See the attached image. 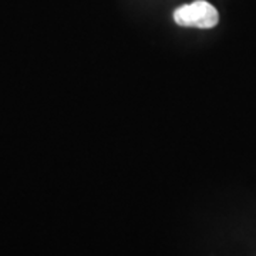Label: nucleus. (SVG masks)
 I'll use <instances>...</instances> for the list:
<instances>
[{
  "mask_svg": "<svg viewBox=\"0 0 256 256\" xmlns=\"http://www.w3.org/2000/svg\"><path fill=\"white\" fill-rule=\"evenodd\" d=\"M174 22L181 28H212L220 22V13L206 0H195L174 12Z\"/></svg>",
  "mask_w": 256,
  "mask_h": 256,
  "instance_id": "f257e3e1",
  "label": "nucleus"
}]
</instances>
